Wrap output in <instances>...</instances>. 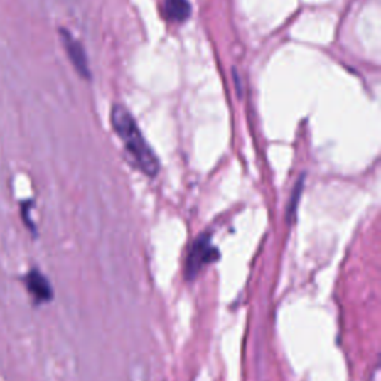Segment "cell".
Listing matches in <instances>:
<instances>
[{"mask_svg":"<svg viewBox=\"0 0 381 381\" xmlns=\"http://www.w3.org/2000/svg\"><path fill=\"white\" fill-rule=\"evenodd\" d=\"M110 121L115 133L122 140L127 154L130 156V163L146 176L154 178L160 170V163H158L156 155L152 152L151 146L143 139L139 127L132 117V114L122 104H115L110 114Z\"/></svg>","mask_w":381,"mask_h":381,"instance_id":"obj_1","label":"cell"},{"mask_svg":"<svg viewBox=\"0 0 381 381\" xmlns=\"http://www.w3.org/2000/svg\"><path fill=\"white\" fill-rule=\"evenodd\" d=\"M304 179V178H303ZM303 179H301L296 186H295V190H294V195H292V200H291V205H289V216H294L295 210H296V203L299 201V195H301V190H303Z\"/></svg>","mask_w":381,"mask_h":381,"instance_id":"obj_6","label":"cell"},{"mask_svg":"<svg viewBox=\"0 0 381 381\" xmlns=\"http://www.w3.org/2000/svg\"><path fill=\"white\" fill-rule=\"evenodd\" d=\"M164 12L170 21L182 23L189 18L190 4L188 0H166Z\"/></svg>","mask_w":381,"mask_h":381,"instance_id":"obj_5","label":"cell"},{"mask_svg":"<svg viewBox=\"0 0 381 381\" xmlns=\"http://www.w3.org/2000/svg\"><path fill=\"white\" fill-rule=\"evenodd\" d=\"M60 36H61L63 46H65L68 57H69L70 63L73 65L75 70L79 73V76H81V77L91 79V70H90V65H88V58H87V54H85L82 43L79 42L77 39H75L69 33V31L65 30V28L60 30Z\"/></svg>","mask_w":381,"mask_h":381,"instance_id":"obj_3","label":"cell"},{"mask_svg":"<svg viewBox=\"0 0 381 381\" xmlns=\"http://www.w3.org/2000/svg\"><path fill=\"white\" fill-rule=\"evenodd\" d=\"M219 258V250L213 246L209 234H201L193 243L186 259V277L194 280L209 264Z\"/></svg>","mask_w":381,"mask_h":381,"instance_id":"obj_2","label":"cell"},{"mask_svg":"<svg viewBox=\"0 0 381 381\" xmlns=\"http://www.w3.org/2000/svg\"><path fill=\"white\" fill-rule=\"evenodd\" d=\"M26 283H27V289L33 294V296L36 299L51 301V298H53L51 284L42 273L38 272V269H33V272H30L27 274Z\"/></svg>","mask_w":381,"mask_h":381,"instance_id":"obj_4","label":"cell"}]
</instances>
